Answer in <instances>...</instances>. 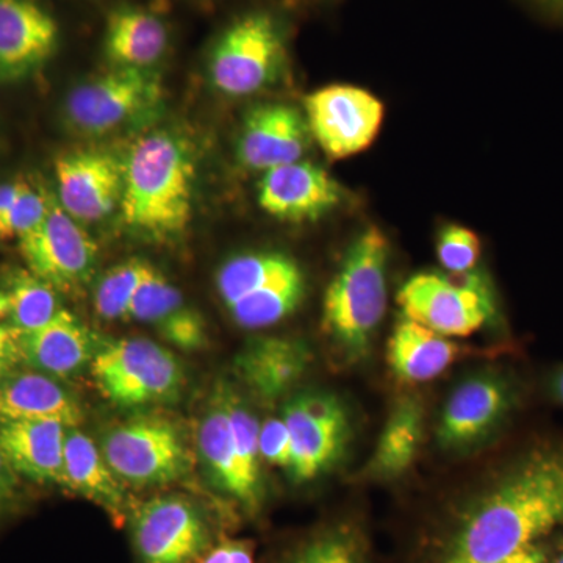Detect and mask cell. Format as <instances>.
Returning <instances> with one entry per match:
<instances>
[{
  "label": "cell",
  "instance_id": "41",
  "mask_svg": "<svg viewBox=\"0 0 563 563\" xmlns=\"http://www.w3.org/2000/svg\"><path fill=\"white\" fill-rule=\"evenodd\" d=\"M503 563H548V551L542 543H533Z\"/></svg>",
  "mask_w": 563,
  "mask_h": 563
},
{
  "label": "cell",
  "instance_id": "43",
  "mask_svg": "<svg viewBox=\"0 0 563 563\" xmlns=\"http://www.w3.org/2000/svg\"><path fill=\"white\" fill-rule=\"evenodd\" d=\"M11 465L7 461L5 454H3L2 448H0V509L9 498L11 485H13V477H11Z\"/></svg>",
  "mask_w": 563,
  "mask_h": 563
},
{
  "label": "cell",
  "instance_id": "18",
  "mask_svg": "<svg viewBox=\"0 0 563 563\" xmlns=\"http://www.w3.org/2000/svg\"><path fill=\"white\" fill-rule=\"evenodd\" d=\"M18 346L33 368L54 377L79 373L96 355L95 335L65 309L35 331L18 333Z\"/></svg>",
  "mask_w": 563,
  "mask_h": 563
},
{
  "label": "cell",
  "instance_id": "35",
  "mask_svg": "<svg viewBox=\"0 0 563 563\" xmlns=\"http://www.w3.org/2000/svg\"><path fill=\"white\" fill-rule=\"evenodd\" d=\"M158 333L176 347L185 351H196L207 343L206 321L201 313L185 303L177 312L169 314L157 325Z\"/></svg>",
  "mask_w": 563,
  "mask_h": 563
},
{
  "label": "cell",
  "instance_id": "22",
  "mask_svg": "<svg viewBox=\"0 0 563 563\" xmlns=\"http://www.w3.org/2000/svg\"><path fill=\"white\" fill-rule=\"evenodd\" d=\"M387 351L391 373L406 384L437 379L465 354L461 344L407 318L393 329Z\"/></svg>",
  "mask_w": 563,
  "mask_h": 563
},
{
  "label": "cell",
  "instance_id": "46",
  "mask_svg": "<svg viewBox=\"0 0 563 563\" xmlns=\"http://www.w3.org/2000/svg\"><path fill=\"white\" fill-rule=\"evenodd\" d=\"M548 563H550V562H548ZM551 563H563V554L559 555V558L555 559V561H553Z\"/></svg>",
  "mask_w": 563,
  "mask_h": 563
},
{
  "label": "cell",
  "instance_id": "27",
  "mask_svg": "<svg viewBox=\"0 0 563 563\" xmlns=\"http://www.w3.org/2000/svg\"><path fill=\"white\" fill-rule=\"evenodd\" d=\"M299 268L298 263L282 252L258 251L233 255L222 263L217 274V290L222 302L229 307Z\"/></svg>",
  "mask_w": 563,
  "mask_h": 563
},
{
  "label": "cell",
  "instance_id": "9",
  "mask_svg": "<svg viewBox=\"0 0 563 563\" xmlns=\"http://www.w3.org/2000/svg\"><path fill=\"white\" fill-rule=\"evenodd\" d=\"M310 136L331 161L368 150L383 128L385 107L373 92L354 85H329L303 101Z\"/></svg>",
  "mask_w": 563,
  "mask_h": 563
},
{
  "label": "cell",
  "instance_id": "37",
  "mask_svg": "<svg viewBox=\"0 0 563 563\" xmlns=\"http://www.w3.org/2000/svg\"><path fill=\"white\" fill-rule=\"evenodd\" d=\"M258 446H261L262 459L266 462L280 466L287 472L290 470L291 437L284 418H272L263 422L258 432Z\"/></svg>",
  "mask_w": 563,
  "mask_h": 563
},
{
  "label": "cell",
  "instance_id": "39",
  "mask_svg": "<svg viewBox=\"0 0 563 563\" xmlns=\"http://www.w3.org/2000/svg\"><path fill=\"white\" fill-rule=\"evenodd\" d=\"M18 357H21L18 332L13 328L0 325V380L9 374L11 365Z\"/></svg>",
  "mask_w": 563,
  "mask_h": 563
},
{
  "label": "cell",
  "instance_id": "1",
  "mask_svg": "<svg viewBox=\"0 0 563 563\" xmlns=\"http://www.w3.org/2000/svg\"><path fill=\"white\" fill-rule=\"evenodd\" d=\"M563 526V437L526 448L463 521L442 563H503Z\"/></svg>",
  "mask_w": 563,
  "mask_h": 563
},
{
  "label": "cell",
  "instance_id": "7",
  "mask_svg": "<svg viewBox=\"0 0 563 563\" xmlns=\"http://www.w3.org/2000/svg\"><path fill=\"white\" fill-rule=\"evenodd\" d=\"M162 95V80L154 70L113 68L73 88L63 114L74 132L103 136L151 113Z\"/></svg>",
  "mask_w": 563,
  "mask_h": 563
},
{
  "label": "cell",
  "instance_id": "13",
  "mask_svg": "<svg viewBox=\"0 0 563 563\" xmlns=\"http://www.w3.org/2000/svg\"><path fill=\"white\" fill-rule=\"evenodd\" d=\"M141 563H191L209 547V526L201 512L179 496L144 504L133 520Z\"/></svg>",
  "mask_w": 563,
  "mask_h": 563
},
{
  "label": "cell",
  "instance_id": "12",
  "mask_svg": "<svg viewBox=\"0 0 563 563\" xmlns=\"http://www.w3.org/2000/svg\"><path fill=\"white\" fill-rule=\"evenodd\" d=\"M29 272L58 290H74L95 272L98 246L80 222L52 198L46 218L20 239Z\"/></svg>",
  "mask_w": 563,
  "mask_h": 563
},
{
  "label": "cell",
  "instance_id": "21",
  "mask_svg": "<svg viewBox=\"0 0 563 563\" xmlns=\"http://www.w3.org/2000/svg\"><path fill=\"white\" fill-rule=\"evenodd\" d=\"M10 421H57L73 429L81 409L49 374H14L0 383V422Z\"/></svg>",
  "mask_w": 563,
  "mask_h": 563
},
{
  "label": "cell",
  "instance_id": "30",
  "mask_svg": "<svg viewBox=\"0 0 563 563\" xmlns=\"http://www.w3.org/2000/svg\"><path fill=\"white\" fill-rule=\"evenodd\" d=\"M151 269V263L141 258L122 262L109 269L95 290L96 313L110 321L128 318L133 298Z\"/></svg>",
  "mask_w": 563,
  "mask_h": 563
},
{
  "label": "cell",
  "instance_id": "15",
  "mask_svg": "<svg viewBox=\"0 0 563 563\" xmlns=\"http://www.w3.org/2000/svg\"><path fill=\"white\" fill-rule=\"evenodd\" d=\"M344 190L331 174L309 162H295L263 173L258 206L279 221L321 220L343 202Z\"/></svg>",
  "mask_w": 563,
  "mask_h": 563
},
{
  "label": "cell",
  "instance_id": "11",
  "mask_svg": "<svg viewBox=\"0 0 563 563\" xmlns=\"http://www.w3.org/2000/svg\"><path fill=\"white\" fill-rule=\"evenodd\" d=\"M282 418L290 431L292 459L288 473L296 483L314 479L342 459L351 439V422L346 407L335 395L302 393L285 406Z\"/></svg>",
  "mask_w": 563,
  "mask_h": 563
},
{
  "label": "cell",
  "instance_id": "8",
  "mask_svg": "<svg viewBox=\"0 0 563 563\" xmlns=\"http://www.w3.org/2000/svg\"><path fill=\"white\" fill-rule=\"evenodd\" d=\"M523 401V387L512 374L487 369L451 393L437 428V442L448 451H465L501 431Z\"/></svg>",
  "mask_w": 563,
  "mask_h": 563
},
{
  "label": "cell",
  "instance_id": "31",
  "mask_svg": "<svg viewBox=\"0 0 563 563\" xmlns=\"http://www.w3.org/2000/svg\"><path fill=\"white\" fill-rule=\"evenodd\" d=\"M224 402L231 420L233 443L236 455L242 465L244 477L252 490L262 498L261 481V446H258V432L261 424L255 420L246 406H243L233 395L224 393Z\"/></svg>",
  "mask_w": 563,
  "mask_h": 563
},
{
  "label": "cell",
  "instance_id": "38",
  "mask_svg": "<svg viewBox=\"0 0 563 563\" xmlns=\"http://www.w3.org/2000/svg\"><path fill=\"white\" fill-rule=\"evenodd\" d=\"M201 563H254L250 543L225 542L211 550Z\"/></svg>",
  "mask_w": 563,
  "mask_h": 563
},
{
  "label": "cell",
  "instance_id": "44",
  "mask_svg": "<svg viewBox=\"0 0 563 563\" xmlns=\"http://www.w3.org/2000/svg\"><path fill=\"white\" fill-rule=\"evenodd\" d=\"M9 317V299L3 291H0V318Z\"/></svg>",
  "mask_w": 563,
  "mask_h": 563
},
{
  "label": "cell",
  "instance_id": "34",
  "mask_svg": "<svg viewBox=\"0 0 563 563\" xmlns=\"http://www.w3.org/2000/svg\"><path fill=\"white\" fill-rule=\"evenodd\" d=\"M479 236L463 225L448 224L440 231L437 255L451 274L472 273L481 258Z\"/></svg>",
  "mask_w": 563,
  "mask_h": 563
},
{
  "label": "cell",
  "instance_id": "17",
  "mask_svg": "<svg viewBox=\"0 0 563 563\" xmlns=\"http://www.w3.org/2000/svg\"><path fill=\"white\" fill-rule=\"evenodd\" d=\"M57 21L36 0H0V77L21 79L57 49Z\"/></svg>",
  "mask_w": 563,
  "mask_h": 563
},
{
  "label": "cell",
  "instance_id": "40",
  "mask_svg": "<svg viewBox=\"0 0 563 563\" xmlns=\"http://www.w3.org/2000/svg\"><path fill=\"white\" fill-rule=\"evenodd\" d=\"M22 181H24V177H16V179L0 184V225L5 221L7 214L10 213L11 207L16 201L22 188Z\"/></svg>",
  "mask_w": 563,
  "mask_h": 563
},
{
  "label": "cell",
  "instance_id": "42",
  "mask_svg": "<svg viewBox=\"0 0 563 563\" xmlns=\"http://www.w3.org/2000/svg\"><path fill=\"white\" fill-rule=\"evenodd\" d=\"M544 387H547L548 396L563 407V365L548 374Z\"/></svg>",
  "mask_w": 563,
  "mask_h": 563
},
{
  "label": "cell",
  "instance_id": "3",
  "mask_svg": "<svg viewBox=\"0 0 563 563\" xmlns=\"http://www.w3.org/2000/svg\"><path fill=\"white\" fill-rule=\"evenodd\" d=\"M387 235L369 225L351 243L324 296V328L344 357L357 362L372 347L387 310Z\"/></svg>",
  "mask_w": 563,
  "mask_h": 563
},
{
  "label": "cell",
  "instance_id": "26",
  "mask_svg": "<svg viewBox=\"0 0 563 563\" xmlns=\"http://www.w3.org/2000/svg\"><path fill=\"white\" fill-rule=\"evenodd\" d=\"M424 432V415L417 399H402L393 409L376 446L369 472L383 479L401 476L412 466Z\"/></svg>",
  "mask_w": 563,
  "mask_h": 563
},
{
  "label": "cell",
  "instance_id": "25",
  "mask_svg": "<svg viewBox=\"0 0 563 563\" xmlns=\"http://www.w3.org/2000/svg\"><path fill=\"white\" fill-rule=\"evenodd\" d=\"M62 484L111 512H118L124 501L118 477L111 472L102 451L90 437L73 429L66 435Z\"/></svg>",
  "mask_w": 563,
  "mask_h": 563
},
{
  "label": "cell",
  "instance_id": "33",
  "mask_svg": "<svg viewBox=\"0 0 563 563\" xmlns=\"http://www.w3.org/2000/svg\"><path fill=\"white\" fill-rule=\"evenodd\" d=\"M54 195L46 188L25 179L22 181L20 195L0 225V239H22L33 229L38 228L49 211Z\"/></svg>",
  "mask_w": 563,
  "mask_h": 563
},
{
  "label": "cell",
  "instance_id": "19",
  "mask_svg": "<svg viewBox=\"0 0 563 563\" xmlns=\"http://www.w3.org/2000/svg\"><path fill=\"white\" fill-rule=\"evenodd\" d=\"M312 354L301 340L265 336L247 344L236 358L244 384L265 399L280 398L299 384Z\"/></svg>",
  "mask_w": 563,
  "mask_h": 563
},
{
  "label": "cell",
  "instance_id": "20",
  "mask_svg": "<svg viewBox=\"0 0 563 563\" xmlns=\"http://www.w3.org/2000/svg\"><path fill=\"white\" fill-rule=\"evenodd\" d=\"M68 431L57 421L0 422V448L14 472L40 483L62 484Z\"/></svg>",
  "mask_w": 563,
  "mask_h": 563
},
{
  "label": "cell",
  "instance_id": "10",
  "mask_svg": "<svg viewBox=\"0 0 563 563\" xmlns=\"http://www.w3.org/2000/svg\"><path fill=\"white\" fill-rule=\"evenodd\" d=\"M101 451L114 476L135 485L173 483L190 465L176 426L157 418H140L110 429Z\"/></svg>",
  "mask_w": 563,
  "mask_h": 563
},
{
  "label": "cell",
  "instance_id": "23",
  "mask_svg": "<svg viewBox=\"0 0 563 563\" xmlns=\"http://www.w3.org/2000/svg\"><path fill=\"white\" fill-rule=\"evenodd\" d=\"M166 47L165 22L152 11L122 5L107 18L103 51L113 68L152 69Z\"/></svg>",
  "mask_w": 563,
  "mask_h": 563
},
{
  "label": "cell",
  "instance_id": "29",
  "mask_svg": "<svg viewBox=\"0 0 563 563\" xmlns=\"http://www.w3.org/2000/svg\"><path fill=\"white\" fill-rule=\"evenodd\" d=\"M2 291L9 299V318L18 333L35 331L62 310L55 288L31 272L11 274Z\"/></svg>",
  "mask_w": 563,
  "mask_h": 563
},
{
  "label": "cell",
  "instance_id": "14",
  "mask_svg": "<svg viewBox=\"0 0 563 563\" xmlns=\"http://www.w3.org/2000/svg\"><path fill=\"white\" fill-rule=\"evenodd\" d=\"M57 201L80 224L98 222L120 209L124 162L109 152L74 151L54 163Z\"/></svg>",
  "mask_w": 563,
  "mask_h": 563
},
{
  "label": "cell",
  "instance_id": "5",
  "mask_svg": "<svg viewBox=\"0 0 563 563\" xmlns=\"http://www.w3.org/2000/svg\"><path fill=\"white\" fill-rule=\"evenodd\" d=\"M99 390L121 407L172 402L184 387V369L173 352L144 339L107 344L91 361Z\"/></svg>",
  "mask_w": 563,
  "mask_h": 563
},
{
  "label": "cell",
  "instance_id": "32",
  "mask_svg": "<svg viewBox=\"0 0 563 563\" xmlns=\"http://www.w3.org/2000/svg\"><path fill=\"white\" fill-rule=\"evenodd\" d=\"M184 306L180 291L152 266L151 273L147 274L133 298L128 318L147 322L157 328L169 314L177 312Z\"/></svg>",
  "mask_w": 563,
  "mask_h": 563
},
{
  "label": "cell",
  "instance_id": "2",
  "mask_svg": "<svg viewBox=\"0 0 563 563\" xmlns=\"http://www.w3.org/2000/svg\"><path fill=\"white\" fill-rule=\"evenodd\" d=\"M196 157L190 141L162 129L136 141L124 161L121 221L155 242L187 231L195 201Z\"/></svg>",
  "mask_w": 563,
  "mask_h": 563
},
{
  "label": "cell",
  "instance_id": "28",
  "mask_svg": "<svg viewBox=\"0 0 563 563\" xmlns=\"http://www.w3.org/2000/svg\"><path fill=\"white\" fill-rule=\"evenodd\" d=\"M306 276L299 268L244 296L228 309L233 321L244 329L269 328L298 309L306 296Z\"/></svg>",
  "mask_w": 563,
  "mask_h": 563
},
{
  "label": "cell",
  "instance_id": "36",
  "mask_svg": "<svg viewBox=\"0 0 563 563\" xmlns=\"http://www.w3.org/2000/svg\"><path fill=\"white\" fill-rule=\"evenodd\" d=\"M290 563H365V558L351 533L336 532L309 544Z\"/></svg>",
  "mask_w": 563,
  "mask_h": 563
},
{
  "label": "cell",
  "instance_id": "24",
  "mask_svg": "<svg viewBox=\"0 0 563 563\" xmlns=\"http://www.w3.org/2000/svg\"><path fill=\"white\" fill-rule=\"evenodd\" d=\"M198 442L199 453H201L213 483L242 504L244 509L250 512L257 510L262 498L252 490L244 477L242 465H240L224 395L218 398V402H214L203 417L201 426H199Z\"/></svg>",
  "mask_w": 563,
  "mask_h": 563
},
{
  "label": "cell",
  "instance_id": "16",
  "mask_svg": "<svg viewBox=\"0 0 563 563\" xmlns=\"http://www.w3.org/2000/svg\"><path fill=\"white\" fill-rule=\"evenodd\" d=\"M306 117L285 103L254 107L240 129L239 161L251 172L266 173L299 162L309 150Z\"/></svg>",
  "mask_w": 563,
  "mask_h": 563
},
{
  "label": "cell",
  "instance_id": "6",
  "mask_svg": "<svg viewBox=\"0 0 563 563\" xmlns=\"http://www.w3.org/2000/svg\"><path fill=\"white\" fill-rule=\"evenodd\" d=\"M461 279L421 273L402 285L396 301L404 318L448 336H470L496 317V301L483 276L455 274Z\"/></svg>",
  "mask_w": 563,
  "mask_h": 563
},
{
  "label": "cell",
  "instance_id": "45",
  "mask_svg": "<svg viewBox=\"0 0 563 563\" xmlns=\"http://www.w3.org/2000/svg\"><path fill=\"white\" fill-rule=\"evenodd\" d=\"M544 2L553 3V5L563 7V0H544Z\"/></svg>",
  "mask_w": 563,
  "mask_h": 563
},
{
  "label": "cell",
  "instance_id": "4",
  "mask_svg": "<svg viewBox=\"0 0 563 563\" xmlns=\"http://www.w3.org/2000/svg\"><path fill=\"white\" fill-rule=\"evenodd\" d=\"M284 32L272 14H244L214 41L209 57L211 84L221 95L244 98L272 87L284 69Z\"/></svg>",
  "mask_w": 563,
  "mask_h": 563
}]
</instances>
